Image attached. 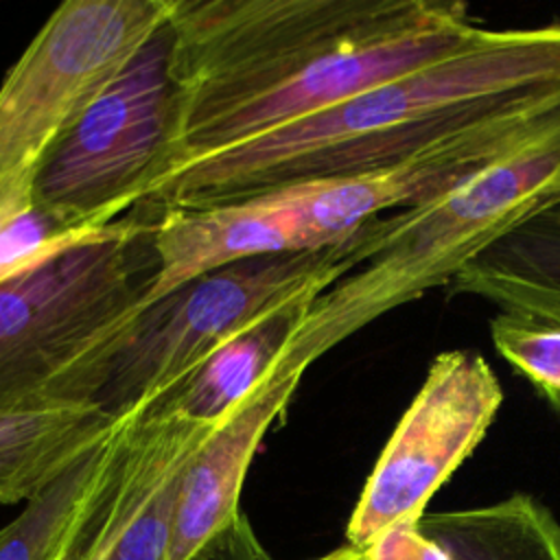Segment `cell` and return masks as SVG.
Instances as JSON below:
<instances>
[{
  "instance_id": "obj_12",
  "label": "cell",
  "mask_w": 560,
  "mask_h": 560,
  "mask_svg": "<svg viewBox=\"0 0 560 560\" xmlns=\"http://www.w3.org/2000/svg\"><path fill=\"white\" fill-rule=\"evenodd\" d=\"M444 291L560 322V199L483 249Z\"/></svg>"
},
{
  "instance_id": "obj_3",
  "label": "cell",
  "mask_w": 560,
  "mask_h": 560,
  "mask_svg": "<svg viewBox=\"0 0 560 560\" xmlns=\"http://www.w3.org/2000/svg\"><path fill=\"white\" fill-rule=\"evenodd\" d=\"M153 212L0 284V409L98 402L147 306L158 269Z\"/></svg>"
},
{
  "instance_id": "obj_11",
  "label": "cell",
  "mask_w": 560,
  "mask_h": 560,
  "mask_svg": "<svg viewBox=\"0 0 560 560\" xmlns=\"http://www.w3.org/2000/svg\"><path fill=\"white\" fill-rule=\"evenodd\" d=\"M302 381L258 385L190 459L179 488L166 560H190L238 514L245 475L267 431L282 422Z\"/></svg>"
},
{
  "instance_id": "obj_20",
  "label": "cell",
  "mask_w": 560,
  "mask_h": 560,
  "mask_svg": "<svg viewBox=\"0 0 560 560\" xmlns=\"http://www.w3.org/2000/svg\"><path fill=\"white\" fill-rule=\"evenodd\" d=\"M265 549L258 542L245 514H238L225 529L210 538L190 560H262Z\"/></svg>"
},
{
  "instance_id": "obj_19",
  "label": "cell",
  "mask_w": 560,
  "mask_h": 560,
  "mask_svg": "<svg viewBox=\"0 0 560 560\" xmlns=\"http://www.w3.org/2000/svg\"><path fill=\"white\" fill-rule=\"evenodd\" d=\"M420 521H402L378 534L370 545L361 547L368 560H451L446 551L427 538Z\"/></svg>"
},
{
  "instance_id": "obj_14",
  "label": "cell",
  "mask_w": 560,
  "mask_h": 560,
  "mask_svg": "<svg viewBox=\"0 0 560 560\" xmlns=\"http://www.w3.org/2000/svg\"><path fill=\"white\" fill-rule=\"evenodd\" d=\"M418 527L451 560H560V521L527 492L479 508L424 512Z\"/></svg>"
},
{
  "instance_id": "obj_8",
  "label": "cell",
  "mask_w": 560,
  "mask_h": 560,
  "mask_svg": "<svg viewBox=\"0 0 560 560\" xmlns=\"http://www.w3.org/2000/svg\"><path fill=\"white\" fill-rule=\"evenodd\" d=\"M501 402V381L481 354H435L365 479L346 527L348 545L365 547L396 523L420 521L431 497L486 438Z\"/></svg>"
},
{
  "instance_id": "obj_13",
  "label": "cell",
  "mask_w": 560,
  "mask_h": 560,
  "mask_svg": "<svg viewBox=\"0 0 560 560\" xmlns=\"http://www.w3.org/2000/svg\"><path fill=\"white\" fill-rule=\"evenodd\" d=\"M129 416L98 402L50 409H0V503L31 501Z\"/></svg>"
},
{
  "instance_id": "obj_1",
  "label": "cell",
  "mask_w": 560,
  "mask_h": 560,
  "mask_svg": "<svg viewBox=\"0 0 560 560\" xmlns=\"http://www.w3.org/2000/svg\"><path fill=\"white\" fill-rule=\"evenodd\" d=\"M553 85H560V20L518 28L479 26L435 61L164 171L142 188L140 199L153 208H208L372 171Z\"/></svg>"
},
{
  "instance_id": "obj_4",
  "label": "cell",
  "mask_w": 560,
  "mask_h": 560,
  "mask_svg": "<svg viewBox=\"0 0 560 560\" xmlns=\"http://www.w3.org/2000/svg\"><path fill=\"white\" fill-rule=\"evenodd\" d=\"M368 258V223L317 252L241 260L206 273L151 304L98 405L133 416L177 387L214 350L267 317L313 302Z\"/></svg>"
},
{
  "instance_id": "obj_21",
  "label": "cell",
  "mask_w": 560,
  "mask_h": 560,
  "mask_svg": "<svg viewBox=\"0 0 560 560\" xmlns=\"http://www.w3.org/2000/svg\"><path fill=\"white\" fill-rule=\"evenodd\" d=\"M262 560H273V558L265 551ZM315 560H368V558H365V553H363L361 547L343 545V547H339V549H335V551H330V553H326V556H322V558H315Z\"/></svg>"
},
{
  "instance_id": "obj_17",
  "label": "cell",
  "mask_w": 560,
  "mask_h": 560,
  "mask_svg": "<svg viewBox=\"0 0 560 560\" xmlns=\"http://www.w3.org/2000/svg\"><path fill=\"white\" fill-rule=\"evenodd\" d=\"M127 214L107 225H74L37 201L20 212L0 214V284L15 280L52 258L118 234Z\"/></svg>"
},
{
  "instance_id": "obj_16",
  "label": "cell",
  "mask_w": 560,
  "mask_h": 560,
  "mask_svg": "<svg viewBox=\"0 0 560 560\" xmlns=\"http://www.w3.org/2000/svg\"><path fill=\"white\" fill-rule=\"evenodd\" d=\"M131 418V416H129ZM129 418L61 477L26 501V508L0 529V560H55L77 518L107 477Z\"/></svg>"
},
{
  "instance_id": "obj_7",
  "label": "cell",
  "mask_w": 560,
  "mask_h": 560,
  "mask_svg": "<svg viewBox=\"0 0 560 560\" xmlns=\"http://www.w3.org/2000/svg\"><path fill=\"white\" fill-rule=\"evenodd\" d=\"M477 28L479 24L464 2L396 0L383 18L324 52L293 79L197 127L182 140L162 173L435 61L459 48Z\"/></svg>"
},
{
  "instance_id": "obj_10",
  "label": "cell",
  "mask_w": 560,
  "mask_h": 560,
  "mask_svg": "<svg viewBox=\"0 0 560 560\" xmlns=\"http://www.w3.org/2000/svg\"><path fill=\"white\" fill-rule=\"evenodd\" d=\"M217 424L197 422L160 407L133 413L107 477L77 518L55 560H112L147 501L197 455Z\"/></svg>"
},
{
  "instance_id": "obj_18",
  "label": "cell",
  "mask_w": 560,
  "mask_h": 560,
  "mask_svg": "<svg viewBox=\"0 0 560 560\" xmlns=\"http://www.w3.org/2000/svg\"><path fill=\"white\" fill-rule=\"evenodd\" d=\"M490 339L497 354L560 413V322L499 311L490 319Z\"/></svg>"
},
{
  "instance_id": "obj_6",
  "label": "cell",
  "mask_w": 560,
  "mask_h": 560,
  "mask_svg": "<svg viewBox=\"0 0 560 560\" xmlns=\"http://www.w3.org/2000/svg\"><path fill=\"white\" fill-rule=\"evenodd\" d=\"M175 125L171 35L164 24L79 114L39 175L35 201L74 225L118 221L162 171Z\"/></svg>"
},
{
  "instance_id": "obj_5",
  "label": "cell",
  "mask_w": 560,
  "mask_h": 560,
  "mask_svg": "<svg viewBox=\"0 0 560 560\" xmlns=\"http://www.w3.org/2000/svg\"><path fill=\"white\" fill-rule=\"evenodd\" d=\"M168 13L171 0H66L48 15L0 83V214L35 203L79 114Z\"/></svg>"
},
{
  "instance_id": "obj_15",
  "label": "cell",
  "mask_w": 560,
  "mask_h": 560,
  "mask_svg": "<svg viewBox=\"0 0 560 560\" xmlns=\"http://www.w3.org/2000/svg\"><path fill=\"white\" fill-rule=\"evenodd\" d=\"M308 304L289 306L230 339L149 407L175 411L197 422H221L265 381Z\"/></svg>"
},
{
  "instance_id": "obj_9",
  "label": "cell",
  "mask_w": 560,
  "mask_h": 560,
  "mask_svg": "<svg viewBox=\"0 0 560 560\" xmlns=\"http://www.w3.org/2000/svg\"><path fill=\"white\" fill-rule=\"evenodd\" d=\"M149 212L155 217L151 243L158 269L147 291V306L206 273L241 260L317 252L295 217L267 195L208 208Z\"/></svg>"
},
{
  "instance_id": "obj_2",
  "label": "cell",
  "mask_w": 560,
  "mask_h": 560,
  "mask_svg": "<svg viewBox=\"0 0 560 560\" xmlns=\"http://www.w3.org/2000/svg\"><path fill=\"white\" fill-rule=\"evenodd\" d=\"M560 199V118L446 192L368 221V260L300 315L262 385L302 381L335 346L444 287L483 249Z\"/></svg>"
}]
</instances>
